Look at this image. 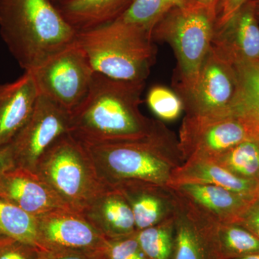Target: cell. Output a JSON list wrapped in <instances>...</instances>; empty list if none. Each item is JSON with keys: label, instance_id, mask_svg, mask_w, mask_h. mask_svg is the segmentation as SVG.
<instances>
[{"label": "cell", "instance_id": "cell-1", "mask_svg": "<svg viewBox=\"0 0 259 259\" xmlns=\"http://www.w3.org/2000/svg\"><path fill=\"white\" fill-rule=\"evenodd\" d=\"M145 81L111 79L95 72L88 95L71 112L70 134L83 144L138 141L161 125L140 110Z\"/></svg>", "mask_w": 259, "mask_h": 259}, {"label": "cell", "instance_id": "cell-2", "mask_svg": "<svg viewBox=\"0 0 259 259\" xmlns=\"http://www.w3.org/2000/svg\"><path fill=\"white\" fill-rule=\"evenodd\" d=\"M77 32L49 0H0V35L25 71L74 44Z\"/></svg>", "mask_w": 259, "mask_h": 259}, {"label": "cell", "instance_id": "cell-3", "mask_svg": "<svg viewBox=\"0 0 259 259\" xmlns=\"http://www.w3.org/2000/svg\"><path fill=\"white\" fill-rule=\"evenodd\" d=\"M83 145L100 180L110 188L129 182L168 186L174 171L184 162L178 139L163 122L138 141Z\"/></svg>", "mask_w": 259, "mask_h": 259}, {"label": "cell", "instance_id": "cell-4", "mask_svg": "<svg viewBox=\"0 0 259 259\" xmlns=\"http://www.w3.org/2000/svg\"><path fill=\"white\" fill-rule=\"evenodd\" d=\"M218 5L194 3L174 8L153 29V40L168 42L176 56L175 84L183 98L193 90L212 47L218 23Z\"/></svg>", "mask_w": 259, "mask_h": 259}, {"label": "cell", "instance_id": "cell-5", "mask_svg": "<svg viewBox=\"0 0 259 259\" xmlns=\"http://www.w3.org/2000/svg\"><path fill=\"white\" fill-rule=\"evenodd\" d=\"M153 41L117 20L76 35L94 71L120 81H146L156 57Z\"/></svg>", "mask_w": 259, "mask_h": 259}, {"label": "cell", "instance_id": "cell-6", "mask_svg": "<svg viewBox=\"0 0 259 259\" xmlns=\"http://www.w3.org/2000/svg\"><path fill=\"white\" fill-rule=\"evenodd\" d=\"M35 173L70 208L80 212L110 188L97 175L86 146L71 134L61 136L42 155Z\"/></svg>", "mask_w": 259, "mask_h": 259}, {"label": "cell", "instance_id": "cell-7", "mask_svg": "<svg viewBox=\"0 0 259 259\" xmlns=\"http://www.w3.org/2000/svg\"><path fill=\"white\" fill-rule=\"evenodd\" d=\"M258 133L254 121L238 108L216 115H186L181 125L179 147L184 161H214Z\"/></svg>", "mask_w": 259, "mask_h": 259}, {"label": "cell", "instance_id": "cell-8", "mask_svg": "<svg viewBox=\"0 0 259 259\" xmlns=\"http://www.w3.org/2000/svg\"><path fill=\"white\" fill-rule=\"evenodd\" d=\"M31 72L39 94L54 100L71 114L88 95L95 74L76 40Z\"/></svg>", "mask_w": 259, "mask_h": 259}, {"label": "cell", "instance_id": "cell-9", "mask_svg": "<svg viewBox=\"0 0 259 259\" xmlns=\"http://www.w3.org/2000/svg\"><path fill=\"white\" fill-rule=\"evenodd\" d=\"M182 100L187 115H216L236 110L241 100L236 66L211 47L193 90Z\"/></svg>", "mask_w": 259, "mask_h": 259}, {"label": "cell", "instance_id": "cell-10", "mask_svg": "<svg viewBox=\"0 0 259 259\" xmlns=\"http://www.w3.org/2000/svg\"><path fill=\"white\" fill-rule=\"evenodd\" d=\"M71 112L39 94L31 116L10 145L15 166L35 172L42 155L56 141L70 134Z\"/></svg>", "mask_w": 259, "mask_h": 259}, {"label": "cell", "instance_id": "cell-11", "mask_svg": "<svg viewBox=\"0 0 259 259\" xmlns=\"http://www.w3.org/2000/svg\"><path fill=\"white\" fill-rule=\"evenodd\" d=\"M175 192L172 259H225L218 240L219 224L185 196Z\"/></svg>", "mask_w": 259, "mask_h": 259}, {"label": "cell", "instance_id": "cell-12", "mask_svg": "<svg viewBox=\"0 0 259 259\" xmlns=\"http://www.w3.org/2000/svg\"><path fill=\"white\" fill-rule=\"evenodd\" d=\"M39 248L97 252L106 238L82 213L56 209L37 218Z\"/></svg>", "mask_w": 259, "mask_h": 259}, {"label": "cell", "instance_id": "cell-13", "mask_svg": "<svg viewBox=\"0 0 259 259\" xmlns=\"http://www.w3.org/2000/svg\"><path fill=\"white\" fill-rule=\"evenodd\" d=\"M212 48L234 66L259 63V20L249 0L216 29Z\"/></svg>", "mask_w": 259, "mask_h": 259}, {"label": "cell", "instance_id": "cell-14", "mask_svg": "<svg viewBox=\"0 0 259 259\" xmlns=\"http://www.w3.org/2000/svg\"><path fill=\"white\" fill-rule=\"evenodd\" d=\"M0 199L37 218L71 209L35 172L14 167L0 176Z\"/></svg>", "mask_w": 259, "mask_h": 259}, {"label": "cell", "instance_id": "cell-15", "mask_svg": "<svg viewBox=\"0 0 259 259\" xmlns=\"http://www.w3.org/2000/svg\"><path fill=\"white\" fill-rule=\"evenodd\" d=\"M39 91L31 71L0 84V148L9 145L31 116Z\"/></svg>", "mask_w": 259, "mask_h": 259}, {"label": "cell", "instance_id": "cell-16", "mask_svg": "<svg viewBox=\"0 0 259 259\" xmlns=\"http://www.w3.org/2000/svg\"><path fill=\"white\" fill-rule=\"evenodd\" d=\"M113 188L120 191L131 206L137 231L155 226L175 214L176 192L169 186L129 182Z\"/></svg>", "mask_w": 259, "mask_h": 259}, {"label": "cell", "instance_id": "cell-17", "mask_svg": "<svg viewBox=\"0 0 259 259\" xmlns=\"http://www.w3.org/2000/svg\"><path fill=\"white\" fill-rule=\"evenodd\" d=\"M218 224L238 222L251 202L219 186L185 183L169 186Z\"/></svg>", "mask_w": 259, "mask_h": 259}, {"label": "cell", "instance_id": "cell-18", "mask_svg": "<svg viewBox=\"0 0 259 259\" xmlns=\"http://www.w3.org/2000/svg\"><path fill=\"white\" fill-rule=\"evenodd\" d=\"M185 183L219 186L250 201L259 192L258 181L236 176L215 162L207 160H187L177 167L168 186Z\"/></svg>", "mask_w": 259, "mask_h": 259}, {"label": "cell", "instance_id": "cell-19", "mask_svg": "<svg viewBox=\"0 0 259 259\" xmlns=\"http://www.w3.org/2000/svg\"><path fill=\"white\" fill-rule=\"evenodd\" d=\"M81 213L106 238L129 236L137 231L131 206L116 189H107Z\"/></svg>", "mask_w": 259, "mask_h": 259}, {"label": "cell", "instance_id": "cell-20", "mask_svg": "<svg viewBox=\"0 0 259 259\" xmlns=\"http://www.w3.org/2000/svg\"><path fill=\"white\" fill-rule=\"evenodd\" d=\"M134 0H68L58 8L77 32L111 23L128 9Z\"/></svg>", "mask_w": 259, "mask_h": 259}, {"label": "cell", "instance_id": "cell-21", "mask_svg": "<svg viewBox=\"0 0 259 259\" xmlns=\"http://www.w3.org/2000/svg\"><path fill=\"white\" fill-rule=\"evenodd\" d=\"M194 2V0H134L128 9L115 20L152 38L153 29L167 13L174 8L187 6Z\"/></svg>", "mask_w": 259, "mask_h": 259}, {"label": "cell", "instance_id": "cell-22", "mask_svg": "<svg viewBox=\"0 0 259 259\" xmlns=\"http://www.w3.org/2000/svg\"><path fill=\"white\" fill-rule=\"evenodd\" d=\"M0 235L39 248L37 218L0 199Z\"/></svg>", "mask_w": 259, "mask_h": 259}, {"label": "cell", "instance_id": "cell-23", "mask_svg": "<svg viewBox=\"0 0 259 259\" xmlns=\"http://www.w3.org/2000/svg\"><path fill=\"white\" fill-rule=\"evenodd\" d=\"M212 161L236 176L259 182V141L256 136L236 145Z\"/></svg>", "mask_w": 259, "mask_h": 259}, {"label": "cell", "instance_id": "cell-24", "mask_svg": "<svg viewBox=\"0 0 259 259\" xmlns=\"http://www.w3.org/2000/svg\"><path fill=\"white\" fill-rule=\"evenodd\" d=\"M136 237L148 258L172 259L175 244L174 215L155 226L136 231Z\"/></svg>", "mask_w": 259, "mask_h": 259}, {"label": "cell", "instance_id": "cell-25", "mask_svg": "<svg viewBox=\"0 0 259 259\" xmlns=\"http://www.w3.org/2000/svg\"><path fill=\"white\" fill-rule=\"evenodd\" d=\"M218 240L225 259L259 253V238L238 223L218 226Z\"/></svg>", "mask_w": 259, "mask_h": 259}, {"label": "cell", "instance_id": "cell-26", "mask_svg": "<svg viewBox=\"0 0 259 259\" xmlns=\"http://www.w3.org/2000/svg\"><path fill=\"white\" fill-rule=\"evenodd\" d=\"M241 84L238 109L259 126V63L236 66Z\"/></svg>", "mask_w": 259, "mask_h": 259}, {"label": "cell", "instance_id": "cell-27", "mask_svg": "<svg viewBox=\"0 0 259 259\" xmlns=\"http://www.w3.org/2000/svg\"><path fill=\"white\" fill-rule=\"evenodd\" d=\"M146 101L151 111L160 120H177L185 110L178 94L163 86H154L148 91Z\"/></svg>", "mask_w": 259, "mask_h": 259}, {"label": "cell", "instance_id": "cell-28", "mask_svg": "<svg viewBox=\"0 0 259 259\" xmlns=\"http://www.w3.org/2000/svg\"><path fill=\"white\" fill-rule=\"evenodd\" d=\"M97 253L101 259H149L138 241L136 232L120 238H106Z\"/></svg>", "mask_w": 259, "mask_h": 259}, {"label": "cell", "instance_id": "cell-29", "mask_svg": "<svg viewBox=\"0 0 259 259\" xmlns=\"http://www.w3.org/2000/svg\"><path fill=\"white\" fill-rule=\"evenodd\" d=\"M39 248L0 235V259H38Z\"/></svg>", "mask_w": 259, "mask_h": 259}, {"label": "cell", "instance_id": "cell-30", "mask_svg": "<svg viewBox=\"0 0 259 259\" xmlns=\"http://www.w3.org/2000/svg\"><path fill=\"white\" fill-rule=\"evenodd\" d=\"M38 259H101L97 252L39 248Z\"/></svg>", "mask_w": 259, "mask_h": 259}, {"label": "cell", "instance_id": "cell-31", "mask_svg": "<svg viewBox=\"0 0 259 259\" xmlns=\"http://www.w3.org/2000/svg\"><path fill=\"white\" fill-rule=\"evenodd\" d=\"M237 223L259 238V192L242 213Z\"/></svg>", "mask_w": 259, "mask_h": 259}, {"label": "cell", "instance_id": "cell-32", "mask_svg": "<svg viewBox=\"0 0 259 259\" xmlns=\"http://www.w3.org/2000/svg\"><path fill=\"white\" fill-rule=\"evenodd\" d=\"M248 1L249 0H223L218 5L217 28L224 25L243 5Z\"/></svg>", "mask_w": 259, "mask_h": 259}, {"label": "cell", "instance_id": "cell-33", "mask_svg": "<svg viewBox=\"0 0 259 259\" xmlns=\"http://www.w3.org/2000/svg\"><path fill=\"white\" fill-rule=\"evenodd\" d=\"M15 166L14 156L10 145L0 148V176Z\"/></svg>", "mask_w": 259, "mask_h": 259}, {"label": "cell", "instance_id": "cell-34", "mask_svg": "<svg viewBox=\"0 0 259 259\" xmlns=\"http://www.w3.org/2000/svg\"><path fill=\"white\" fill-rule=\"evenodd\" d=\"M197 3H202V4L207 5H219L223 0H194Z\"/></svg>", "mask_w": 259, "mask_h": 259}, {"label": "cell", "instance_id": "cell-35", "mask_svg": "<svg viewBox=\"0 0 259 259\" xmlns=\"http://www.w3.org/2000/svg\"><path fill=\"white\" fill-rule=\"evenodd\" d=\"M228 259H259V253H252V254L245 255H243V256L236 257V258Z\"/></svg>", "mask_w": 259, "mask_h": 259}, {"label": "cell", "instance_id": "cell-36", "mask_svg": "<svg viewBox=\"0 0 259 259\" xmlns=\"http://www.w3.org/2000/svg\"><path fill=\"white\" fill-rule=\"evenodd\" d=\"M253 1L254 3L255 13L259 20V0H253Z\"/></svg>", "mask_w": 259, "mask_h": 259}, {"label": "cell", "instance_id": "cell-37", "mask_svg": "<svg viewBox=\"0 0 259 259\" xmlns=\"http://www.w3.org/2000/svg\"><path fill=\"white\" fill-rule=\"evenodd\" d=\"M56 1H59L61 4V3H64L65 2L68 1V0H56Z\"/></svg>", "mask_w": 259, "mask_h": 259}, {"label": "cell", "instance_id": "cell-38", "mask_svg": "<svg viewBox=\"0 0 259 259\" xmlns=\"http://www.w3.org/2000/svg\"><path fill=\"white\" fill-rule=\"evenodd\" d=\"M256 138H257V139H258V141H259V133L258 134H257Z\"/></svg>", "mask_w": 259, "mask_h": 259}]
</instances>
